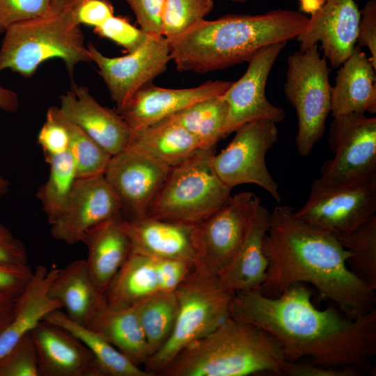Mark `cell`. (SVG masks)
<instances>
[{
    "mask_svg": "<svg viewBox=\"0 0 376 376\" xmlns=\"http://www.w3.org/2000/svg\"><path fill=\"white\" fill-rule=\"evenodd\" d=\"M311 297L301 283L274 297L260 289L236 292L230 316L273 336L288 361L307 359L321 366L375 373L371 363L376 355V308L350 318L334 307L318 309Z\"/></svg>",
    "mask_w": 376,
    "mask_h": 376,
    "instance_id": "6da1fadb",
    "label": "cell"
},
{
    "mask_svg": "<svg viewBox=\"0 0 376 376\" xmlns=\"http://www.w3.org/2000/svg\"><path fill=\"white\" fill-rule=\"evenodd\" d=\"M263 249L268 260L260 288L263 295L278 297L295 283H306L350 318L375 308V290L349 269L350 253L340 240L297 218L292 207L278 205L270 213Z\"/></svg>",
    "mask_w": 376,
    "mask_h": 376,
    "instance_id": "7a4b0ae2",
    "label": "cell"
},
{
    "mask_svg": "<svg viewBox=\"0 0 376 376\" xmlns=\"http://www.w3.org/2000/svg\"><path fill=\"white\" fill-rule=\"evenodd\" d=\"M309 17L292 10L228 14L205 19L167 40L171 60L182 72L206 73L247 62L260 49L296 38Z\"/></svg>",
    "mask_w": 376,
    "mask_h": 376,
    "instance_id": "3957f363",
    "label": "cell"
},
{
    "mask_svg": "<svg viewBox=\"0 0 376 376\" xmlns=\"http://www.w3.org/2000/svg\"><path fill=\"white\" fill-rule=\"evenodd\" d=\"M266 331L229 317L184 347L159 373L163 376L283 375L287 363Z\"/></svg>",
    "mask_w": 376,
    "mask_h": 376,
    "instance_id": "277c9868",
    "label": "cell"
},
{
    "mask_svg": "<svg viewBox=\"0 0 376 376\" xmlns=\"http://www.w3.org/2000/svg\"><path fill=\"white\" fill-rule=\"evenodd\" d=\"M80 0H68L58 10L16 22L4 32L0 47V72L6 69L31 77L40 64L52 58L61 59L71 79L79 63L91 58L76 10Z\"/></svg>",
    "mask_w": 376,
    "mask_h": 376,
    "instance_id": "5b68a950",
    "label": "cell"
},
{
    "mask_svg": "<svg viewBox=\"0 0 376 376\" xmlns=\"http://www.w3.org/2000/svg\"><path fill=\"white\" fill-rule=\"evenodd\" d=\"M178 313L166 343L151 355L146 370L159 373L188 344L208 334L230 316L234 292L222 287L219 276L195 265L174 290Z\"/></svg>",
    "mask_w": 376,
    "mask_h": 376,
    "instance_id": "8992f818",
    "label": "cell"
},
{
    "mask_svg": "<svg viewBox=\"0 0 376 376\" xmlns=\"http://www.w3.org/2000/svg\"><path fill=\"white\" fill-rule=\"evenodd\" d=\"M213 153V149H200L171 167L146 216L198 225L224 205L231 189L214 173Z\"/></svg>",
    "mask_w": 376,
    "mask_h": 376,
    "instance_id": "52a82bcc",
    "label": "cell"
},
{
    "mask_svg": "<svg viewBox=\"0 0 376 376\" xmlns=\"http://www.w3.org/2000/svg\"><path fill=\"white\" fill-rule=\"evenodd\" d=\"M287 62L284 93L297 116V150L301 156L307 157L324 136L331 110L329 68L318 45L293 52Z\"/></svg>",
    "mask_w": 376,
    "mask_h": 376,
    "instance_id": "ba28073f",
    "label": "cell"
},
{
    "mask_svg": "<svg viewBox=\"0 0 376 376\" xmlns=\"http://www.w3.org/2000/svg\"><path fill=\"white\" fill-rule=\"evenodd\" d=\"M375 211L376 177L334 185L318 178L312 182L308 200L295 215L341 240Z\"/></svg>",
    "mask_w": 376,
    "mask_h": 376,
    "instance_id": "9c48e42d",
    "label": "cell"
},
{
    "mask_svg": "<svg viewBox=\"0 0 376 376\" xmlns=\"http://www.w3.org/2000/svg\"><path fill=\"white\" fill-rule=\"evenodd\" d=\"M229 144L219 153L212 154L210 166L228 187L242 184L256 185L277 202H281L279 185L270 175L265 162L268 150L279 138L276 123L266 119L239 127Z\"/></svg>",
    "mask_w": 376,
    "mask_h": 376,
    "instance_id": "30bf717a",
    "label": "cell"
},
{
    "mask_svg": "<svg viewBox=\"0 0 376 376\" xmlns=\"http://www.w3.org/2000/svg\"><path fill=\"white\" fill-rule=\"evenodd\" d=\"M260 204L252 191H242L196 225L195 265L219 276L231 264L246 233L250 220Z\"/></svg>",
    "mask_w": 376,
    "mask_h": 376,
    "instance_id": "8fae6325",
    "label": "cell"
},
{
    "mask_svg": "<svg viewBox=\"0 0 376 376\" xmlns=\"http://www.w3.org/2000/svg\"><path fill=\"white\" fill-rule=\"evenodd\" d=\"M329 143L334 154L320 169V178L340 184L376 177V118L364 113L334 117Z\"/></svg>",
    "mask_w": 376,
    "mask_h": 376,
    "instance_id": "7c38bea8",
    "label": "cell"
},
{
    "mask_svg": "<svg viewBox=\"0 0 376 376\" xmlns=\"http://www.w3.org/2000/svg\"><path fill=\"white\" fill-rule=\"evenodd\" d=\"M87 47L117 112L140 88L163 73L171 61L169 43L163 36H150L137 50L119 57L104 55L91 42Z\"/></svg>",
    "mask_w": 376,
    "mask_h": 376,
    "instance_id": "4fadbf2b",
    "label": "cell"
},
{
    "mask_svg": "<svg viewBox=\"0 0 376 376\" xmlns=\"http://www.w3.org/2000/svg\"><path fill=\"white\" fill-rule=\"evenodd\" d=\"M286 43H274L257 51L247 61L244 74L232 82L223 95L228 107L224 138L251 121L266 119L278 123L285 119L283 109L267 100L265 88L272 68Z\"/></svg>",
    "mask_w": 376,
    "mask_h": 376,
    "instance_id": "5bb4252c",
    "label": "cell"
},
{
    "mask_svg": "<svg viewBox=\"0 0 376 376\" xmlns=\"http://www.w3.org/2000/svg\"><path fill=\"white\" fill-rule=\"evenodd\" d=\"M171 168L146 153L127 147L111 156L104 173L117 194L126 219L147 215Z\"/></svg>",
    "mask_w": 376,
    "mask_h": 376,
    "instance_id": "9a60e30c",
    "label": "cell"
},
{
    "mask_svg": "<svg viewBox=\"0 0 376 376\" xmlns=\"http://www.w3.org/2000/svg\"><path fill=\"white\" fill-rule=\"evenodd\" d=\"M122 214L120 200L104 175L78 178L57 218L50 224L56 240L74 244L93 226Z\"/></svg>",
    "mask_w": 376,
    "mask_h": 376,
    "instance_id": "2e32d148",
    "label": "cell"
},
{
    "mask_svg": "<svg viewBox=\"0 0 376 376\" xmlns=\"http://www.w3.org/2000/svg\"><path fill=\"white\" fill-rule=\"evenodd\" d=\"M360 17L354 0H325L297 36L299 50L320 42L331 66L340 67L356 47Z\"/></svg>",
    "mask_w": 376,
    "mask_h": 376,
    "instance_id": "e0dca14e",
    "label": "cell"
},
{
    "mask_svg": "<svg viewBox=\"0 0 376 376\" xmlns=\"http://www.w3.org/2000/svg\"><path fill=\"white\" fill-rule=\"evenodd\" d=\"M232 81H207L187 88H167L149 82L118 112L132 132L159 122L203 100L224 94Z\"/></svg>",
    "mask_w": 376,
    "mask_h": 376,
    "instance_id": "ac0fdd59",
    "label": "cell"
},
{
    "mask_svg": "<svg viewBox=\"0 0 376 376\" xmlns=\"http://www.w3.org/2000/svg\"><path fill=\"white\" fill-rule=\"evenodd\" d=\"M60 102V112L111 155L127 148L132 134L128 125L116 111L99 104L86 86H72Z\"/></svg>",
    "mask_w": 376,
    "mask_h": 376,
    "instance_id": "d6986e66",
    "label": "cell"
},
{
    "mask_svg": "<svg viewBox=\"0 0 376 376\" xmlns=\"http://www.w3.org/2000/svg\"><path fill=\"white\" fill-rule=\"evenodd\" d=\"M120 226L130 240L132 252L196 263V225L146 216L139 219L123 217Z\"/></svg>",
    "mask_w": 376,
    "mask_h": 376,
    "instance_id": "ffe728a7",
    "label": "cell"
},
{
    "mask_svg": "<svg viewBox=\"0 0 376 376\" xmlns=\"http://www.w3.org/2000/svg\"><path fill=\"white\" fill-rule=\"evenodd\" d=\"M31 333L42 376H104L91 352L66 329L42 320Z\"/></svg>",
    "mask_w": 376,
    "mask_h": 376,
    "instance_id": "44dd1931",
    "label": "cell"
},
{
    "mask_svg": "<svg viewBox=\"0 0 376 376\" xmlns=\"http://www.w3.org/2000/svg\"><path fill=\"white\" fill-rule=\"evenodd\" d=\"M49 295L62 304L72 321L86 327H90L107 307L106 295L93 283L84 259L72 261L58 269Z\"/></svg>",
    "mask_w": 376,
    "mask_h": 376,
    "instance_id": "7402d4cb",
    "label": "cell"
},
{
    "mask_svg": "<svg viewBox=\"0 0 376 376\" xmlns=\"http://www.w3.org/2000/svg\"><path fill=\"white\" fill-rule=\"evenodd\" d=\"M376 68L370 58L356 46L338 70L332 86L331 110L334 117L376 113Z\"/></svg>",
    "mask_w": 376,
    "mask_h": 376,
    "instance_id": "603a6c76",
    "label": "cell"
},
{
    "mask_svg": "<svg viewBox=\"0 0 376 376\" xmlns=\"http://www.w3.org/2000/svg\"><path fill=\"white\" fill-rule=\"evenodd\" d=\"M122 217L121 214L93 226L81 240L88 249L86 263L89 275L104 294L132 253L130 240L120 226Z\"/></svg>",
    "mask_w": 376,
    "mask_h": 376,
    "instance_id": "cb8c5ba5",
    "label": "cell"
},
{
    "mask_svg": "<svg viewBox=\"0 0 376 376\" xmlns=\"http://www.w3.org/2000/svg\"><path fill=\"white\" fill-rule=\"evenodd\" d=\"M269 220L270 212L260 204L250 220L244 241L234 260L219 276L223 288L234 292L260 288L268 267L263 242Z\"/></svg>",
    "mask_w": 376,
    "mask_h": 376,
    "instance_id": "d4e9b609",
    "label": "cell"
},
{
    "mask_svg": "<svg viewBox=\"0 0 376 376\" xmlns=\"http://www.w3.org/2000/svg\"><path fill=\"white\" fill-rule=\"evenodd\" d=\"M59 268L38 266L24 292L17 299L14 316L0 334V358L36 327L49 313L63 308L49 295Z\"/></svg>",
    "mask_w": 376,
    "mask_h": 376,
    "instance_id": "484cf974",
    "label": "cell"
},
{
    "mask_svg": "<svg viewBox=\"0 0 376 376\" xmlns=\"http://www.w3.org/2000/svg\"><path fill=\"white\" fill-rule=\"evenodd\" d=\"M127 147L141 151L170 168L200 150L188 131L168 118L132 132Z\"/></svg>",
    "mask_w": 376,
    "mask_h": 376,
    "instance_id": "4316f807",
    "label": "cell"
},
{
    "mask_svg": "<svg viewBox=\"0 0 376 376\" xmlns=\"http://www.w3.org/2000/svg\"><path fill=\"white\" fill-rule=\"evenodd\" d=\"M134 364L139 366L150 357V351L135 305L121 308L107 307L90 327Z\"/></svg>",
    "mask_w": 376,
    "mask_h": 376,
    "instance_id": "83f0119b",
    "label": "cell"
},
{
    "mask_svg": "<svg viewBox=\"0 0 376 376\" xmlns=\"http://www.w3.org/2000/svg\"><path fill=\"white\" fill-rule=\"evenodd\" d=\"M161 292L155 259L132 252L120 267L106 291L107 306H132L144 299Z\"/></svg>",
    "mask_w": 376,
    "mask_h": 376,
    "instance_id": "f1b7e54d",
    "label": "cell"
},
{
    "mask_svg": "<svg viewBox=\"0 0 376 376\" xmlns=\"http://www.w3.org/2000/svg\"><path fill=\"white\" fill-rule=\"evenodd\" d=\"M42 320L60 326L79 339L91 352L104 376H152L134 364L97 331L72 321L60 309Z\"/></svg>",
    "mask_w": 376,
    "mask_h": 376,
    "instance_id": "f546056e",
    "label": "cell"
},
{
    "mask_svg": "<svg viewBox=\"0 0 376 376\" xmlns=\"http://www.w3.org/2000/svg\"><path fill=\"white\" fill-rule=\"evenodd\" d=\"M228 113V104L222 95L198 102L166 118L188 131L200 149L211 150L224 139Z\"/></svg>",
    "mask_w": 376,
    "mask_h": 376,
    "instance_id": "4dcf8cb0",
    "label": "cell"
},
{
    "mask_svg": "<svg viewBox=\"0 0 376 376\" xmlns=\"http://www.w3.org/2000/svg\"><path fill=\"white\" fill-rule=\"evenodd\" d=\"M150 357L168 340L175 326L178 301L173 292H161L135 304Z\"/></svg>",
    "mask_w": 376,
    "mask_h": 376,
    "instance_id": "1f68e13d",
    "label": "cell"
},
{
    "mask_svg": "<svg viewBox=\"0 0 376 376\" xmlns=\"http://www.w3.org/2000/svg\"><path fill=\"white\" fill-rule=\"evenodd\" d=\"M45 159L49 165V177L39 188L36 196L51 224L61 212L78 175L75 163L68 151Z\"/></svg>",
    "mask_w": 376,
    "mask_h": 376,
    "instance_id": "d6a6232c",
    "label": "cell"
},
{
    "mask_svg": "<svg viewBox=\"0 0 376 376\" xmlns=\"http://www.w3.org/2000/svg\"><path fill=\"white\" fill-rule=\"evenodd\" d=\"M48 110L67 130L69 136L68 151L75 163L78 178L104 175L112 155L67 119L58 107H52Z\"/></svg>",
    "mask_w": 376,
    "mask_h": 376,
    "instance_id": "836d02e7",
    "label": "cell"
},
{
    "mask_svg": "<svg viewBox=\"0 0 376 376\" xmlns=\"http://www.w3.org/2000/svg\"><path fill=\"white\" fill-rule=\"evenodd\" d=\"M340 242L350 253L346 260L349 269L376 290V216H373Z\"/></svg>",
    "mask_w": 376,
    "mask_h": 376,
    "instance_id": "e575fe53",
    "label": "cell"
},
{
    "mask_svg": "<svg viewBox=\"0 0 376 376\" xmlns=\"http://www.w3.org/2000/svg\"><path fill=\"white\" fill-rule=\"evenodd\" d=\"M213 7L214 0H164L162 36L166 40L178 36L205 19Z\"/></svg>",
    "mask_w": 376,
    "mask_h": 376,
    "instance_id": "d590c367",
    "label": "cell"
},
{
    "mask_svg": "<svg viewBox=\"0 0 376 376\" xmlns=\"http://www.w3.org/2000/svg\"><path fill=\"white\" fill-rule=\"evenodd\" d=\"M0 376H42L31 333L0 358Z\"/></svg>",
    "mask_w": 376,
    "mask_h": 376,
    "instance_id": "8d00e7d4",
    "label": "cell"
},
{
    "mask_svg": "<svg viewBox=\"0 0 376 376\" xmlns=\"http://www.w3.org/2000/svg\"><path fill=\"white\" fill-rule=\"evenodd\" d=\"M95 32L120 45L127 53L135 52L152 36L132 25L127 19L115 15L95 28Z\"/></svg>",
    "mask_w": 376,
    "mask_h": 376,
    "instance_id": "74e56055",
    "label": "cell"
},
{
    "mask_svg": "<svg viewBox=\"0 0 376 376\" xmlns=\"http://www.w3.org/2000/svg\"><path fill=\"white\" fill-rule=\"evenodd\" d=\"M51 0H0V33L12 24L46 13Z\"/></svg>",
    "mask_w": 376,
    "mask_h": 376,
    "instance_id": "f35d334b",
    "label": "cell"
},
{
    "mask_svg": "<svg viewBox=\"0 0 376 376\" xmlns=\"http://www.w3.org/2000/svg\"><path fill=\"white\" fill-rule=\"evenodd\" d=\"M38 143L45 157L54 156L68 151L69 136L67 130L49 110L46 121L38 134Z\"/></svg>",
    "mask_w": 376,
    "mask_h": 376,
    "instance_id": "ab89813d",
    "label": "cell"
},
{
    "mask_svg": "<svg viewBox=\"0 0 376 376\" xmlns=\"http://www.w3.org/2000/svg\"><path fill=\"white\" fill-rule=\"evenodd\" d=\"M153 258L160 292H173L195 266L183 260Z\"/></svg>",
    "mask_w": 376,
    "mask_h": 376,
    "instance_id": "60d3db41",
    "label": "cell"
},
{
    "mask_svg": "<svg viewBox=\"0 0 376 376\" xmlns=\"http://www.w3.org/2000/svg\"><path fill=\"white\" fill-rule=\"evenodd\" d=\"M134 13L140 29L152 36H162L161 16L164 0H125Z\"/></svg>",
    "mask_w": 376,
    "mask_h": 376,
    "instance_id": "b9f144b4",
    "label": "cell"
},
{
    "mask_svg": "<svg viewBox=\"0 0 376 376\" xmlns=\"http://www.w3.org/2000/svg\"><path fill=\"white\" fill-rule=\"evenodd\" d=\"M33 271L27 265L0 263V292L19 297L32 279Z\"/></svg>",
    "mask_w": 376,
    "mask_h": 376,
    "instance_id": "7bdbcfd3",
    "label": "cell"
},
{
    "mask_svg": "<svg viewBox=\"0 0 376 376\" xmlns=\"http://www.w3.org/2000/svg\"><path fill=\"white\" fill-rule=\"evenodd\" d=\"M360 12L357 43L369 49L370 61L376 68V1H368Z\"/></svg>",
    "mask_w": 376,
    "mask_h": 376,
    "instance_id": "ee69618b",
    "label": "cell"
},
{
    "mask_svg": "<svg viewBox=\"0 0 376 376\" xmlns=\"http://www.w3.org/2000/svg\"><path fill=\"white\" fill-rule=\"evenodd\" d=\"M362 370L356 367H325L310 362L287 361L283 375L288 376H359Z\"/></svg>",
    "mask_w": 376,
    "mask_h": 376,
    "instance_id": "f6af8a7d",
    "label": "cell"
},
{
    "mask_svg": "<svg viewBox=\"0 0 376 376\" xmlns=\"http://www.w3.org/2000/svg\"><path fill=\"white\" fill-rule=\"evenodd\" d=\"M114 15L113 8L107 0H80L76 10L79 24L96 28Z\"/></svg>",
    "mask_w": 376,
    "mask_h": 376,
    "instance_id": "bcb514c9",
    "label": "cell"
},
{
    "mask_svg": "<svg viewBox=\"0 0 376 376\" xmlns=\"http://www.w3.org/2000/svg\"><path fill=\"white\" fill-rule=\"evenodd\" d=\"M27 253L24 244L10 230L0 224V263L27 265Z\"/></svg>",
    "mask_w": 376,
    "mask_h": 376,
    "instance_id": "7dc6e473",
    "label": "cell"
},
{
    "mask_svg": "<svg viewBox=\"0 0 376 376\" xmlns=\"http://www.w3.org/2000/svg\"><path fill=\"white\" fill-rule=\"evenodd\" d=\"M17 298L0 292V334L14 316Z\"/></svg>",
    "mask_w": 376,
    "mask_h": 376,
    "instance_id": "c3c4849f",
    "label": "cell"
},
{
    "mask_svg": "<svg viewBox=\"0 0 376 376\" xmlns=\"http://www.w3.org/2000/svg\"><path fill=\"white\" fill-rule=\"evenodd\" d=\"M17 95L10 89L0 84V109L6 112L13 113L19 108Z\"/></svg>",
    "mask_w": 376,
    "mask_h": 376,
    "instance_id": "681fc988",
    "label": "cell"
},
{
    "mask_svg": "<svg viewBox=\"0 0 376 376\" xmlns=\"http://www.w3.org/2000/svg\"><path fill=\"white\" fill-rule=\"evenodd\" d=\"M300 10L311 15L316 12L324 3L325 0H297Z\"/></svg>",
    "mask_w": 376,
    "mask_h": 376,
    "instance_id": "f907efd6",
    "label": "cell"
},
{
    "mask_svg": "<svg viewBox=\"0 0 376 376\" xmlns=\"http://www.w3.org/2000/svg\"><path fill=\"white\" fill-rule=\"evenodd\" d=\"M68 0H51L50 7L48 10L56 11L60 10Z\"/></svg>",
    "mask_w": 376,
    "mask_h": 376,
    "instance_id": "816d5d0a",
    "label": "cell"
},
{
    "mask_svg": "<svg viewBox=\"0 0 376 376\" xmlns=\"http://www.w3.org/2000/svg\"><path fill=\"white\" fill-rule=\"evenodd\" d=\"M9 190V182L8 181L0 177V198L8 192Z\"/></svg>",
    "mask_w": 376,
    "mask_h": 376,
    "instance_id": "f5cc1de1",
    "label": "cell"
},
{
    "mask_svg": "<svg viewBox=\"0 0 376 376\" xmlns=\"http://www.w3.org/2000/svg\"><path fill=\"white\" fill-rule=\"evenodd\" d=\"M230 1L235 2V3H245L248 0H229Z\"/></svg>",
    "mask_w": 376,
    "mask_h": 376,
    "instance_id": "db71d44e",
    "label": "cell"
}]
</instances>
